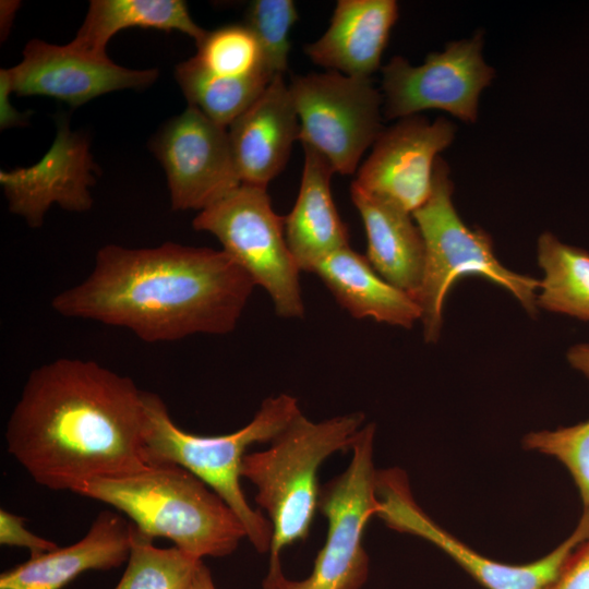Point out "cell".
<instances>
[{"label":"cell","instance_id":"1","mask_svg":"<svg viewBox=\"0 0 589 589\" xmlns=\"http://www.w3.org/2000/svg\"><path fill=\"white\" fill-rule=\"evenodd\" d=\"M144 390L93 361L59 358L33 370L5 429L10 455L50 490L139 473L145 454Z\"/></svg>","mask_w":589,"mask_h":589},{"label":"cell","instance_id":"2","mask_svg":"<svg viewBox=\"0 0 589 589\" xmlns=\"http://www.w3.org/2000/svg\"><path fill=\"white\" fill-rule=\"evenodd\" d=\"M255 284L224 250L165 242L107 244L89 275L58 294L52 309L71 318L129 329L146 342L237 326Z\"/></svg>","mask_w":589,"mask_h":589},{"label":"cell","instance_id":"24","mask_svg":"<svg viewBox=\"0 0 589 589\" xmlns=\"http://www.w3.org/2000/svg\"><path fill=\"white\" fill-rule=\"evenodd\" d=\"M175 75L189 105L224 128L248 109L275 77L269 74L251 77L215 75L204 70L193 57L179 63Z\"/></svg>","mask_w":589,"mask_h":589},{"label":"cell","instance_id":"12","mask_svg":"<svg viewBox=\"0 0 589 589\" xmlns=\"http://www.w3.org/2000/svg\"><path fill=\"white\" fill-rule=\"evenodd\" d=\"M152 151L165 169L175 211L201 212L242 184L227 128L191 105L163 125Z\"/></svg>","mask_w":589,"mask_h":589},{"label":"cell","instance_id":"26","mask_svg":"<svg viewBox=\"0 0 589 589\" xmlns=\"http://www.w3.org/2000/svg\"><path fill=\"white\" fill-rule=\"evenodd\" d=\"M194 60L207 72L225 77H251L273 74L261 45L245 24L226 25L196 43Z\"/></svg>","mask_w":589,"mask_h":589},{"label":"cell","instance_id":"5","mask_svg":"<svg viewBox=\"0 0 589 589\" xmlns=\"http://www.w3.org/2000/svg\"><path fill=\"white\" fill-rule=\"evenodd\" d=\"M145 454L151 466L179 465L217 493L241 520L247 539L260 553L269 552L272 525L253 508L241 489L243 457L255 443L272 442L301 412L288 394L266 398L253 419L236 432L201 436L183 431L171 419L164 400L144 390Z\"/></svg>","mask_w":589,"mask_h":589},{"label":"cell","instance_id":"16","mask_svg":"<svg viewBox=\"0 0 589 589\" xmlns=\"http://www.w3.org/2000/svg\"><path fill=\"white\" fill-rule=\"evenodd\" d=\"M228 128L241 183L267 188L285 168L300 134L299 119L284 75H276Z\"/></svg>","mask_w":589,"mask_h":589},{"label":"cell","instance_id":"32","mask_svg":"<svg viewBox=\"0 0 589 589\" xmlns=\"http://www.w3.org/2000/svg\"><path fill=\"white\" fill-rule=\"evenodd\" d=\"M569 364L589 378V345L573 346L567 352Z\"/></svg>","mask_w":589,"mask_h":589},{"label":"cell","instance_id":"18","mask_svg":"<svg viewBox=\"0 0 589 589\" xmlns=\"http://www.w3.org/2000/svg\"><path fill=\"white\" fill-rule=\"evenodd\" d=\"M398 15L395 0H339L328 28L304 52L327 71L371 77Z\"/></svg>","mask_w":589,"mask_h":589},{"label":"cell","instance_id":"14","mask_svg":"<svg viewBox=\"0 0 589 589\" xmlns=\"http://www.w3.org/2000/svg\"><path fill=\"white\" fill-rule=\"evenodd\" d=\"M5 72L13 93L53 97L73 108L103 94L144 88L158 76L155 69H128L107 55L92 53L71 43L59 46L40 39L29 40L22 61Z\"/></svg>","mask_w":589,"mask_h":589},{"label":"cell","instance_id":"4","mask_svg":"<svg viewBox=\"0 0 589 589\" xmlns=\"http://www.w3.org/2000/svg\"><path fill=\"white\" fill-rule=\"evenodd\" d=\"M364 419L351 412L314 422L300 412L267 449L243 457L241 476L255 486V502L272 525L267 576L281 572L285 548L308 537L321 491L320 467L333 454L351 449Z\"/></svg>","mask_w":589,"mask_h":589},{"label":"cell","instance_id":"25","mask_svg":"<svg viewBox=\"0 0 589 589\" xmlns=\"http://www.w3.org/2000/svg\"><path fill=\"white\" fill-rule=\"evenodd\" d=\"M201 562L177 546H155L133 526L127 568L115 589H188Z\"/></svg>","mask_w":589,"mask_h":589},{"label":"cell","instance_id":"33","mask_svg":"<svg viewBox=\"0 0 589 589\" xmlns=\"http://www.w3.org/2000/svg\"><path fill=\"white\" fill-rule=\"evenodd\" d=\"M188 589H216L211 572L203 562L200 563Z\"/></svg>","mask_w":589,"mask_h":589},{"label":"cell","instance_id":"22","mask_svg":"<svg viewBox=\"0 0 589 589\" xmlns=\"http://www.w3.org/2000/svg\"><path fill=\"white\" fill-rule=\"evenodd\" d=\"M128 27L179 31L199 43L207 31L191 17L181 0H93L76 36L70 41L76 48L107 55L111 37Z\"/></svg>","mask_w":589,"mask_h":589},{"label":"cell","instance_id":"6","mask_svg":"<svg viewBox=\"0 0 589 589\" xmlns=\"http://www.w3.org/2000/svg\"><path fill=\"white\" fill-rule=\"evenodd\" d=\"M449 168L440 156L429 199L412 213L425 247V266L416 301L421 308L423 335L435 342L441 333L446 296L465 276H479L508 290L531 314L537 311L540 280L506 268L497 260L493 241L482 229L469 228L453 203Z\"/></svg>","mask_w":589,"mask_h":589},{"label":"cell","instance_id":"13","mask_svg":"<svg viewBox=\"0 0 589 589\" xmlns=\"http://www.w3.org/2000/svg\"><path fill=\"white\" fill-rule=\"evenodd\" d=\"M455 133V124L445 118L399 119L383 129L353 183L412 214L429 199L438 154L452 144Z\"/></svg>","mask_w":589,"mask_h":589},{"label":"cell","instance_id":"27","mask_svg":"<svg viewBox=\"0 0 589 589\" xmlns=\"http://www.w3.org/2000/svg\"><path fill=\"white\" fill-rule=\"evenodd\" d=\"M522 446L555 458L568 470L578 490L582 513L589 514V420L530 432L524 437Z\"/></svg>","mask_w":589,"mask_h":589},{"label":"cell","instance_id":"7","mask_svg":"<svg viewBox=\"0 0 589 589\" xmlns=\"http://www.w3.org/2000/svg\"><path fill=\"white\" fill-rule=\"evenodd\" d=\"M375 426L364 424L351 447L347 469L321 488L317 508L327 520V536L309 577L290 580L280 572L266 577L264 589H360L369 574L363 534L376 516Z\"/></svg>","mask_w":589,"mask_h":589},{"label":"cell","instance_id":"3","mask_svg":"<svg viewBox=\"0 0 589 589\" xmlns=\"http://www.w3.org/2000/svg\"><path fill=\"white\" fill-rule=\"evenodd\" d=\"M73 493L115 507L142 534L167 538L200 560L227 556L247 538L228 504L179 465L158 464L128 477L86 481Z\"/></svg>","mask_w":589,"mask_h":589},{"label":"cell","instance_id":"29","mask_svg":"<svg viewBox=\"0 0 589 589\" xmlns=\"http://www.w3.org/2000/svg\"><path fill=\"white\" fill-rule=\"evenodd\" d=\"M25 519L5 509L0 510V543L29 550L31 556L51 552L58 544L38 537L25 527Z\"/></svg>","mask_w":589,"mask_h":589},{"label":"cell","instance_id":"11","mask_svg":"<svg viewBox=\"0 0 589 589\" xmlns=\"http://www.w3.org/2000/svg\"><path fill=\"white\" fill-rule=\"evenodd\" d=\"M482 46V34L477 33L429 53L419 65L401 56L392 58L382 67L386 118L404 119L437 109L464 122H476L481 93L495 75L483 59Z\"/></svg>","mask_w":589,"mask_h":589},{"label":"cell","instance_id":"21","mask_svg":"<svg viewBox=\"0 0 589 589\" xmlns=\"http://www.w3.org/2000/svg\"><path fill=\"white\" fill-rule=\"evenodd\" d=\"M313 273L352 317L405 328L421 321L422 311L417 301L386 281L365 256L349 245L324 259Z\"/></svg>","mask_w":589,"mask_h":589},{"label":"cell","instance_id":"23","mask_svg":"<svg viewBox=\"0 0 589 589\" xmlns=\"http://www.w3.org/2000/svg\"><path fill=\"white\" fill-rule=\"evenodd\" d=\"M538 262L544 278L537 306L589 321V252L544 232L538 240Z\"/></svg>","mask_w":589,"mask_h":589},{"label":"cell","instance_id":"31","mask_svg":"<svg viewBox=\"0 0 589 589\" xmlns=\"http://www.w3.org/2000/svg\"><path fill=\"white\" fill-rule=\"evenodd\" d=\"M13 94L5 69L0 71V125L2 129L22 125L25 117L10 105L9 95Z\"/></svg>","mask_w":589,"mask_h":589},{"label":"cell","instance_id":"20","mask_svg":"<svg viewBox=\"0 0 589 589\" xmlns=\"http://www.w3.org/2000/svg\"><path fill=\"white\" fill-rule=\"evenodd\" d=\"M350 192L365 229L368 261L386 281L416 300L423 279L425 247L412 214L353 182Z\"/></svg>","mask_w":589,"mask_h":589},{"label":"cell","instance_id":"28","mask_svg":"<svg viewBox=\"0 0 589 589\" xmlns=\"http://www.w3.org/2000/svg\"><path fill=\"white\" fill-rule=\"evenodd\" d=\"M245 25L257 38L266 64L274 75H284L288 68L289 34L298 21L291 0H255L247 11Z\"/></svg>","mask_w":589,"mask_h":589},{"label":"cell","instance_id":"10","mask_svg":"<svg viewBox=\"0 0 589 589\" xmlns=\"http://www.w3.org/2000/svg\"><path fill=\"white\" fill-rule=\"evenodd\" d=\"M376 500V517L387 527L432 543L485 589H549L572 552L589 537V518L580 516L573 532L550 553L527 564H507L482 555L434 521L413 497L400 468L377 470Z\"/></svg>","mask_w":589,"mask_h":589},{"label":"cell","instance_id":"15","mask_svg":"<svg viewBox=\"0 0 589 589\" xmlns=\"http://www.w3.org/2000/svg\"><path fill=\"white\" fill-rule=\"evenodd\" d=\"M51 147L35 165L0 171V183L9 209L31 227H39L52 205L70 212H85L93 205L89 187L95 164L87 140L58 119Z\"/></svg>","mask_w":589,"mask_h":589},{"label":"cell","instance_id":"8","mask_svg":"<svg viewBox=\"0 0 589 589\" xmlns=\"http://www.w3.org/2000/svg\"><path fill=\"white\" fill-rule=\"evenodd\" d=\"M192 225L218 239L221 250L269 294L279 316L303 317L300 269L286 242L284 217L273 209L266 188L242 183L199 212Z\"/></svg>","mask_w":589,"mask_h":589},{"label":"cell","instance_id":"9","mask_svg":"<svg viewBox=\"0 0 589 589\" xmlns=\"http://www.w3.org/2000/svg\"><path fill=\"white\" fill-rule=\"evenodd\" d=\"M288 86L302 146L323 156L334 172L353 173L383 131V95L371 77L326 71L296 75Z\"/></svg>","mask_w":589,"mask_h":589},{"label":"cell","instance_id":"17","mask_svg":"<svg viewBox=\"0 0 589 589\" xmlns=\"http://www.w3.org/2000/svg\"><path fill=\"white\" fill-rule=\"evenodd\" d=\"M133 525L103 510L77 542L33 555L0 576V589H61L87 570H108L129 558Z\"/></svg>","mask_w":589,"mask_h":589},{"label":"cell","instance_id":"30","mask_svg":"<svg viewBox=\"0 0 589 589\" xmlns=\"http://www.w3.org/2000/svg\"><path fill=\"white\" fill-rule=\"evenodd\" d=\"M549 589H589V537L572 552Z\"/></svg>","mask_w":589,"mask_h":589},{"label":"cell","instance_id":"19","mask_svg":"<svg viewBox=\"0 0 589 589\" xmlns=\"http://www.w3.org/2000/svg\"><path fill=\"white\" fill-rule=\"evenodd\" d=\"M304 163L299 193L290 213L284 217L289 251L304 272L348 244V229L335 206L330 180L334 172L327 160L303 146Z\"/></svg>","mask_w":589,"mask_h":589}]
</instances>
